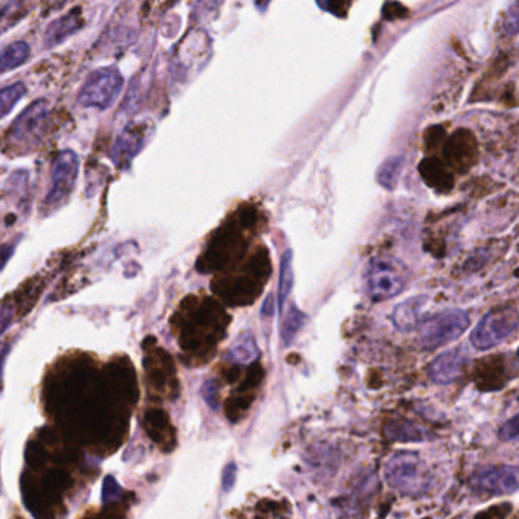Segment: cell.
<instances>
[{"label":"cell","mask_w":519,"mask_h":519,"mask_svg":"<svg viewBox=\"0 0 519 519\" xmlns=\"http://www.w3.org/2000/svg\"><path fill=\"white\" fill-rule=\"evenodd\" d=\"M389 486L407 496H422L433 487V474L419 454H393L384 466Z\"/></svg>","instance_id":"6da1fadb"},{"label":"cell","mask_w":519,"mask_h":519,"mask_svg":"<svg viewBox=\"0 0 519 519\" xmlns=\"http://www.w3.org/2000/svg\"><path fill=\"white\" fill-rule=\"evenodd\" d=\"M407 284H408L407 268L391 257H373L364 273L366 293L373 302L393 299L405 290Z\"/></svg>","instance_id":"7a4b0ae2"},{"label":"cell","mask_w":519,"mask_h":519,"mask_svg":"<svg viewBox=\"0 0 519 519\" xmlns=\"http://www.w3.org/2000/svg\"><path fill=\"white\" fill-rule=\"evenodd\" d=\"M49 124V102L46 100L35 101L24 110L22 115L11 125L6 134L8 148L19 149L22 153L37 147Z\"/></svg>","instance_id":"3957f363"},{"label":"cell","mask_w":519,"mask_h":519,"mask_svg":"<svg viewBox=\"0 0 519 519\" xmlns=\"http://www.w3.org/2000/svg\"><path fill=\"white\" fill-rule=\"evenodd\" d=\"M471 317L466 311L448 310L425 320L420 324L419 346L424 351H434L457 340L467 326Z\"/></svg>","instance_id":"277c9868"},{"label":"cell","mask_w":519,"mask_h":519,"mask_svg":"<svg viewBox=\"0 0 519 519\" xmlns=\"http://www.w3.org/2000/svg\"><path fill=\"white\" fill-rule=\"evenodd\" d=\"M519 312L514 308H498L487 312L471 333V344L476 351L496 348L518 329Z\"/></svg>","instance_id":"5b68a950"},{"label":"cell","mask_w":519,"mask_h":519,"mask_svg":"<svg viewBox=\"0 0 519 519\" xmlns=\"http://www.w3.org/2000/svg\"><path fill=\"white\" fill-rule=\"evenodd\" d=\"M124 80L116 69H100L89 75L78 95L82 107L105 110L113 104L122 91Z\"/></svg>","instance_id":"8992f818"},{"label":"cell","mask_w":519,"mask_h":519,"mask_svg":"<svg viewBox=\"0 0 519 519\" xmlns=\"http://www.w3.org/2000/svg\"><path fill=\"white\" fill-rule=\"evenodd\" d=\"M78 171H80V160L77 154L72 149H64L58 154L53 165L51 189L43 201L44 209H48L49 212L57 210L69 200L77 183Z\"/></svg>","instance_id":"52a82bcc"},{"label":"cell","mask_w":519,"mask_h":519,"mask_svg":"<svg viewBox=\"0 0 519 519\" xmlns=\"http://www.w3.org/2000/svg\"><path fill=\"white\" fill-rule=\"evenodd\" d=\"M472 486L485 495H510L519 489V467L507 465L483 467L472 476Z\"/></svg>","instance_id":"ba28073f"},{"label":"cell","mask_w":519,"mask_h":519,"mask_svg":"<svg viewBox=\"0 0 519 519\" xmlns=\"http://www.w3.org/2000/svg\"><path fill=\"white\" fill-rule=\"evenodd\" d=\"M151 125L147 122H136L130 124L122 130L120 138L116 140L111 149V159L118 168L129 167L131 160L138 156L147 143Z\"/></svg>","instance_id":"9c48e42d"},{"label":"cell","mask_w":519,"mask_h":519,"mask_svg":"<svg viewBox=\"0 0 519 519\" xmlns=\"http://www.w3.org/2000/svg\"><path fill=\"white\" fill-rule=\"evenodd\" d=\"M466 361V353L463 352L462 349H449L447 352L440 353L437 358H434V361L429 364V380L434 384L447 386L462 375Z\"/></svg>","instance_id":"30bf717a"},{"label":"cell","mask_w":519,"mask_h":519,"mask_svg":"<svg viewBox=\"0 0 519 519\" xmlns=\"http://www.w3.org/2000/svg\"><path fill=\"white\" fill-rule=\"evenodd\" d=\"M82 24H84V17L82 14V8L69 11L66 15H62L49 24L43 37L44 48H55L71 35L78 33L82 28Z\"/></svg>","instance_id":"8fae6325"},{"label":"cell","mask_w":519,"mask_h":519,"mask_svg":"<svg viewBox=\"0 0 519 519\" xmlns=\"http://www.w3.org/2000/svg\"><path fill=\"white\" fill-rule=\"evenodd\" d=\"M427 302L428 301L425 295H416L396 306L391 314V322L395 324V328L400 332H411L419 324L424 323L422 315H424Z\"/></svg>","instance_id":"7c38bea8"},{"label":"cell","mask_w":519,"mask_h":519,"mask_svg":"<svg viewBox=\"0 0 519 519\" xmlns=\"http://www.w3.org/2000/svg\"><path fill=\"white\" fill-rule=\"evenodd\" d=\"M387 437L396 442H424L431 438L428 429L418 427L415 422L407 419L390 420L386 425Z\"/></svg>","instance_id":"4fadbf2b"},{"label":"cell","mask_w":519,"mask_h":519,"mask_svg":"<svg viewBox=\"0 0 519 519\" xmlns=\"http://www.w3.org/2000/svg\"><path fill=\"white\" fill-rule=\"evenodd\" d=\"M227 357L230 358V361L236 362V364H250L255 361L259 357V351H257V344L252 333H241L230 346Z\"/></svg>","instance_id":"5bb4252c"},{"label":"cell","mask_w":519,"mask_h":519,"mask_svg":"<svg viewBox=\"0 0 519 519\" xmlns=\"http://www.w3.org/2000/svg\"><path fill=\"white\" fill-rule=\"evenodd\" d=\"M294 284V272H293V252L290 248L282 255L281 259V277H279V294H277V303H279V311H284L285 308L288 295H290L291 288Z\"/></svg>","instance_id":"9a60e30c"},{"label":"cell","mask_w":519,"mask_h":519,"mask_svg":"<svg viewBox=\"0 0 519 519\" xmlns=\"http://www.w3.org/2000/svg\"><path fill=\"white\" fill-rule=\"evenodd\" d=\"M29 55H31V49H29L28 43L14 42V43L8 44L2 51V73L14 71L17 67L22 66L28 62Z\"/></svg>","instance_id":"2e32d148"},{"label":"cell","mask_w":519,"mask_h":519,"mask_svg":"<svg viewBox=\"0 0 519 519\" xmlns=\"http://www.w3.org/2000/svg\"><path fill=\"white\" fill-rule=\"evenodd\" d=\"M402 167H404V159H387L386 162L382 163L378 169V183L382 187H386L387 191H393L398 185V180H399Z\"/></svg>","instance_id":"e0dca14e"},{"label":"cell","mask_w":519,"mask_h":519,"mask_svg":"<svg viewBox=\"0 0 519 519\" xmlns=\"http://www.w3.org/2000/svg\"><path fill=\"white\" fill-rule=\"evenodd\" d=\"M305 322L306 315L297 306H291L285 320H284L281 331L282 340H284L285 346H290L294 341L295 335L303 328Z\"/></svg>","instance_id":"ac0fdd59"},{"label":"cell","mask_w":519,"mask_h":519,"mask_svg":"<svg viewBox=\"0 0 519 519\" xmlns=\"http://www.w3.org/2000/svg\"><path fill=\"white\" fill-rule=\"evenodd\" d=\"M26 95V87L22 82H15L11 86H6L2 89L0 93V110H2V116H6L10 113L13 107L19 102L24 96Z\"/></svg>","instance_id":"d6986e66"},{"label":"cell","mask_w":519,"mask_h":519,"mask_svg":"<svg viewBox=\"0 0 519 519\" xmlns=\"http://www.w3.org/2000/svg\"><path fill=\"white\" fill-rule=\"evenodd\" d=\"M501 31L505 37H514L519 34V0H512L509 8L505 10V19L501 24Z\"/></svg>","instance_id":"ffe728a7"},{"label":"cell","mask_w":519,"mask_h":519,"mask_svg":"<svg viewBox=\"0 0 519 519\" xmlns=\"http://www.w3.org/2000/svg\"><path fill=\"white\" fill-rule=\"evenodd\" d=\"M29 0H10L8 4H6L5 8H4V31H6V28L10 26V24H15L20 17H24V5L28 4Z\"/></svg>","instance_id":"44dd1931"},{"label":"cell","mask_w":519,"mask_h":519,"mask_svg":"<svg viewBox=\"0 0 519 519\" xmlns=\"http://www.w3.org/2000/svg\"><path fill=\"white\" fill-rule=\"evenodd\" d=\"M498 436H500L503 442H510V440H514V438L519 437V415L514 416L512 419L507 420L503 427H501L500 431H498Z\"/></svg>","instance_id":"7402d4cb"},{"label":"cell","mask_w":519,"mask_h":519,"mask_svg":"<svg viewBox=\"0 0 519 519\" xmlns=\"http://www.w3.org/2000/svg\"><path fill=\"white\" fill-rule=\"evenodd\" d=\"M122 495V487L116 483L113 476H107L104 481V487H102V501L109 503V501H115Z\"/></svg>","instance_id":"603a6c76"},{"label":"cell","mask_w":519,"mask_h":519,"mask_svg":"<svg viewBox=\"0 0 519 519\" xmlns=\"http://www.w3.org/2000/svg\"><path fill=\"white\" fill-rule=\"evenodd\" d=\"M236 476H238V466L236 463L230 462L226 465L225 471H223V476H221V485H223V492L232 491L236 483Z\"/></svg>","instance_id":"cb8c5ba5"},{"label":"cell","mask_w":519,"mask_h":519,"mask_svg":"<svg viewBox=\"0 0 519 519\" xmlns=\"http://www.w3.org/2000/svg\"><path fill=\"white\" fill-rule=\"evenodd\" d=\"M216 393H218V387L215 384L214 380L206 381L205 387H203V396H205L206 402H207L212 408H216V407H218V402H216Z\"/></svg>","instance_id":"d4e9b609"},{"label":"cell","mask_w":519,"mask_h":519,"mask_svg":"<svg viewBox=\"0 0 519 519\" xmlns=\"http://www.w3.org/2000/svg\"><path fill=\"white\" fill-rule=\"evenodd\" d=\"M273 306H274V302H273V295H268L267 301L264 302L263 310H261V317L265 319H272L273 315Z\"/></svg>","instance_id":"484cf974"},{"label":"cell","mask_w":519,"mask_h":519,"mask_svg":"<svg viewBox=\"0 0 519 519\" xmlns=\"http://www.w3.org/2000/svg\"><path fill=\"white\" fill-rule=\"evenodd\" d=\"M43 2L49 10H53V8H58V6L62 5V4H66L69 0H43Z\"/></svg>","instance_id":"4316f807"},{"label":"cell","mask_w":519,"mask_h":519,"mask_svg":"<svg viewBox=\"0 0 519 519\" xmlns=\"http://www.w3.org/2000/svg\"><path fill=\"white\" fill-rule=\"evenodd\" d=\"M268 2H270V0H257L256 4L257 6L261 8V10H264V8H265V5H268Z\"/></svg>","instance_id":"83f0119b"},{"label":"cell","mask_w":519,"mask_h":519,"mask_svg":"<svg viewBox=\"0 0 519 519\" xmlns=\"http://www.w3.org/2000/svg\"><path fill=\"white\" fill-rule=\"evenodd\" d=\"M518 357H519V352H518Z\"/></svg>","instance_id":"f1b7e54d"}]
</instances>
